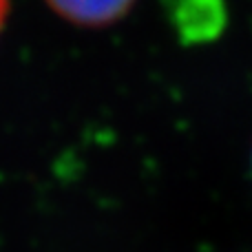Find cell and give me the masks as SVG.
<instances>
[{"label":"cell","mask_w":252,"mask_h":252,"mask_svg":"<svg viewBox=\"0 0 252 252\" xmlns=\"http://www.w3.org/2000/svg\"><path fill=\"white\" fill-rule=\"evenodd\" d=\"M53 11L80 27H106L130 11L135 0H47Z\"/></svg>","instance_id":"obj_1"},{"label":"cell","mask_w":252,"mask_h":252,"mask_svg":"<svg viewBox=\"0 0 252 252\" xmlns=\"http://www.w3.org/2000/svg\"><path fill=\"white\" fill-rule=\"evenodd\" d=\"M4 13H7V0H0V22H2Z\"/></svg>","instance_id":"obj_2"}]
</instances>
